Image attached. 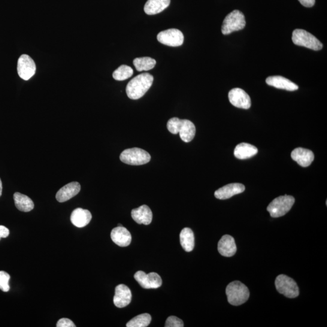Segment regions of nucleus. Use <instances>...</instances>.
Here are the masks:
<instances>
[{
    "label": "nucleus",
    "instance_id": "nucleus-1",
    "mask_svg": "<svg viewBox=\"0 0 327 327\" xmlns=\"http://www.w3.org/2000/svg\"><path fill=\"white\" fill-rule=\"evenodd\" d=\"M153 82V76L148 73L139 74L129 82L126 93L130 99H138L149 90Z\"/></svg>",
    "mask_w": 327,
    "mask_h": 327
},
{
    "label": "nucleus",
    "instance_id": "nucleus-2",
    "mask_svg": "<svg viewBox=\"0 0 327 327\" xmlns=\"http://www.w3.org/2000/svg\"><path fill=\"white\" fill-rule=\"evenodd\" d=\"M167 127L172 134L180 133L181 139L185 142H189L195 137L196 127L189 120L172 118L168 121Z\"/></svg>",
    "mask_w": 327,
    "mask_h": 327
},
{
    "label": "nucleus",
    "instance_id": "nucleus-3",
    "mask_svg": "<svg viewBox=\"0 0 327 327\" xmlns=\"http://www.w3.org/2000/svg\"><path fill=\"white\" fill-rule=\"evenodd\" d=\"M227 299L230 304L238 306L244 304L250 296L247 286L241 282L236 281L230 283L226 288Z\"/></svg>",
    "mask_w": 327,
    "mask_h": 327
},
{
    "label": "nucleus",
    "instance_id": "nucleus-4",
    "mask_svg": "<svg viewBox=\"0 0 327 327\" xmlns=\"http://www.w3.org/2000/svg\"><path fill=\"white\" fill-rule=\"evenodd\" d=\"M120 160L126 165L141 166L150 161L151 156L147 151L140 148H127L121 153Z\"/></svg>",
    "mask_w": 327,
    "mask_h": 327
},
{
    "label": "nucleus",
    "instance_id": "nucleus-5",
    "mask_svg": "<svg viewBox=\"0 0 327 327\" xmlns=\"http://www.w3.org/2000/svg\"><path fill=\"white\" fill-rule=\"evenodd\" d=\"M295 202V199L292 196H279L272 200L266 210L272 217L283 216L291 210Z\"/></svg>",
    "mask_w": 327,
    "mask_h": 327
},
{
    "label": "nucleus",
    "instance_id": "nucleus-6",
    "mask_svg": "<svg viewBox=\"0 0 327 327\" xmlns=\"http://www.w3.org/2000/svg\"><path fill=\"white\" fill-rule=\"evenodd\" d=\"M292 41L293 43L310 48L314 50H319L322 49V44L319 39L310 33L302 29H296L294 30L292 34Z\"/></svg>",
    "mask_w": 327,
    "mask_h": 327
},
{
    "label": "nucleus",
    "instance_id": "nucleus-7",
    "mask_svg": "<svg viewBox=\"0 0 327 327\" xmlns=\"http://www.w3.org/2000/svg\"><path fill=\"white\" fill-rule=\"evenodd\" d=\"M245 24L244 15L239 11H233L227 15L224 19L221 30L224 35H229L233 32L243 29Z\"/></svg>",
    "mask_w": 327,
    "mask_h": 327
},
{
    "label": "nucleus",
    "instance_id": "nucleus-8",
    "mask_svg": "<svg viewBox=\"0 0 327 327\" xmlns=\"http://www.w3.org/2000/svg\"><path fill=\"white\" fill-rule=\"evenodd\" d=\"M275 286L279 293L289 298L299 296V290L296 282L287 276L280 275L276 279Z\"/></svg>",
    "mask_w": 327,
    "mask_h": 327
},
{
    "label": "nucleus",
    "instance_id": "nucleus-9",
    "mask_svg": "<svg viewBox=\"0 0 327 327\" xmlns=\"http://www.w3.org/2000/svg\"><path fill=\"white\" fill-rule=\"evenodd\" d=\"M184 35L180 30L170 29L160 32L157 39L160 43L171 47L180 46L184 42Z\"/></svg>",
    "mask_w": 327,
    "mask_h": 327
},
{
    "label": "nucleus",
    "instance_id": "nucleus-10",
    "mask_svg": "<svg viewBox=\"0 0 327 327\" xmlns=\"http://www.w3.org/2000/svg\"><path fill=\"white\" fill-rule=\"evenodd\" d=\"M17 71L21 78L24 80H29L36 72L34 61L27 54H22L18 60Z\"/></svg>",
    "mask_w": 327,
    "mask_h": 327
},
{
    "label": "nucleus",
    "instance_id": "nucleus-11",
    "mask_svg": "<svg viewBox=\"0 0 327 327\" xmlns=\"http://www.w3.org/2000/svg\"><path fill=\"white\" fill-rule=\"evenodd\" d=\"M134 278L145 289H157L161 286L162 283L160 276L154 272L146 274L144 271H138L135 274Z\"/></svg>",
    "mask_w": 327,
    "mask_h": 327
},
{
    "label": "nucleus",
    "instance_id": "nucleus-12",
    "mask_svg": "<svg viewBox=\"0 0 327 327\" xmlns=\"http://www.w3.org/2000/svg\"><path fill=\"white\" fill-rule=\"evenodd\" d=\"M229 98L230 103L235 107L248 109L251 107V99L244 90L235 88L230 91Z\"/></svg>",
    "mask_w": 327,
    "mask_h": 327
},
{
    "label": "nucleus",
    "instance_id": "nucleus-13",
    "mask_svg": "<svg viewBox=\"0 0 327 327\" xmlns=\"http://www.w3.org/2000/svg\"><path fill=\"white\" fill-rule=\"evenodd\" d=\"M132 300V293L126 285H118L115 288L114 303L118 308H124L130 304Z\"/></svg>",
    "mask_w": 327,
    "mask_h": 327
},
{
    "label": "nucleus",
    "instance_id": "nucleus-14",
    "mask_svg": "<svg viewBox=\"0 0 327 327\" xmlns=\"http://www.w3.org/2000/svg\"><path fill=\"white\" fill-rule=\"evenodd\" d=\"M112 240L120 247H127L131 243L132 236L125 227L118 226L112 230Z\"/></svg>",
    "mask_w": 327,
    "mask_h": 327
},
{
    "label": "nucleus",
    "instance_id": "nucleus-15",
    "mask_svg": "<svg viewBox=\"0 0 327 327\" xmlns=\"http://www.w3.org/2000/svg\"><path fill=\"white\" fill-rule=\"evenodd\" d=\"M245 189L243 184L232 183L220 188L214 192V196L219 199H227L232 196L244 192Z\"/></svg>",
    "mask_w": 327,
    "mask_h": 327
},
{
    "label": "nucleus",
    "instance_id": "nucleus-16",
    "mask_svg": "<svg viewBox=\"0 0 327 327\" xmlns=\"http://www.w3.org/2000/svg\"><path fill=\"white\" fill-rule=\"evenodd\" d=\"M292 159L298 163V165L307 168L311 165L314 159L313 151L301 147L296 148L291 153Z\"/></svg>",
    "mask_w": 327,
    "mask_h": 327
},
{
    "label": "nucleus",
    "instance_id": "nucleus-17",
    "mask_svg": "<svg viewBox=\"0 0 327 327\" xmlns=\"http://www.w3.org/2000/svg\"><path fill=\"white\" fill-rule=\"evenodd\" d=\"M81 186L78 182H72L61 188L57 192L56 199L60 202H64L74 198L80 192Z\"/></svg>",
    "mask_w": 327,
    "mask_h": 327
},
{
    "label": "nucleus",
    "instance_id": "nucleus-18",
    "mask_svg": "<svg viewBox=\"0 0 327 327\" xmlns=\"http://www.w3.org/2000/svg\"><path fill=\"white\" fill-rule=\"evenodd\" d=\"M217 250L223 256L232 257L235 255L237 248L234 238L228 235L223 236L218 242Z\"/></svg>",
    "mask_w": 327,
    "mask_h": 327
},
{
    "label": "nucleus",
    "instance_id": "nucleus-19",
    "mask_svg": "<svg viewBox=\"0 0 327 327\" xmlns=\"http://www.w3.org/2000/svg\"><path fill=\"white\" fill-rule=\"evenodd\" d=\"M131 215L133 220L139 224L148 225L152 221V212L146 205H142L137 208L133 209Z\"/></svg>",
    "mask_w": 327,
    "mask_h": 327
},
{
    "label": "nucleus",
    "instance_id": "nucleus-20",
    "mask_svg": "<svg viewBox=\"0 0 327 327\" xmlns=\"http://www.w3.org/2000/svg\"><path fill=\"white\" fill-rule=\"evenodd\" d=\"M92 217V214L89 210L78 208L73 211L71 221L75 227L83 228L90 223Z\"/></svg>",
    "mask_w": 327,
    "mask_h": 327
},
{
    "label": "nucleus",
    "instance_id": "nucleus-21",
    "mask_svg": "<svg viewBox=\"0 0 327 327\" xmlns=\"http://www.w3.org/2000/svg\"><path fill=\"white\" fill-rule=\"evenodd\" d=\"M266 83L277 89L289 91H295L298 90L299 88L298 85L281 76H272L268 77L266 79Z\"/></svg>",
    "mask_w": 327,
    "mask_h": 327
},
{
    "label": "nucleus",
    "instance_id": "nucleus-22",
    "mask_svg": "<svg viewBox=\"0 0 327 327\" xmlns=\"http://www.w3.org/2000/svg\"><path fill=\"white\" fill-rule=\"evenodd\" d=\"M257 152H258V150L255 146L242 142V143L236 145L235 148L234 154L236 158L246 159L256 155Z\"/></svg>",
    "mask_w": 327,
    "mask_h": 327
},
{
    "label": "nucleus",
    "instance_id": "nucleus-23",
    "mask_svg": "<svg viewBox=\"0 0 327 327\" xmlns=\"http://www.w3.org/2000/svg\"><path fill=\"white\" fill-rule=\"evenodd\" d=\"M171 0H148L144 6L145 14L149 15H156L169 7Z\"/></svg>",
    "mask_w": 327,
    "mask_h": 327
},
{
    "label": "nucleus",
    "instance_id": "nucleus-24",
    "mask_svg": "<svg viewBox=\"0 0 327 327\" xmlns=\"http://www.w3.org/2000/svg\"><path fill=\"white\" fill-rule=\"evenodd\" d=\"M15 206L18 210L23 212H29L34 208V204L29 197L20 193L16 192L14 195Z\"/></svg>",
    "mask_w": 327,
    "mask_h": 327
},
{
    "label": "nucleus",
    "instance_id": "nucleus-25",
    "mask_svg": "<svg viewBox=\"0 0 327 327\" xmlns=\"http://www.w3.org/2000/svg\"><path fill=\"white\" fill-rule=\"evenodd\" d=\"M180 243L183 249L187 252H190L195 247V237L193 232L190 228L182 230L180 235Z\"/></svg>",
    "mask_w": 327,
    "mask_h": 327
},
{
    "label": "nucleus",
    "instance_id": "nucleus-26",
    "mask_svg": "<svg viewBox=\"0 0 327 327\" xmlns=\"http://www.w3.org/2000/svg\"><path fill=\"white\" fill-rule=\"evenodd\" d=\"M156 61L150 57L136 58L133 60V65L138 72L148 71L156 65Z\"/></svg>",
    "mask_w": 327,
    "mask_h": 327
},
{
    "label": "nucleus",
    "instance_id": "nucleus-27",
    "mask_svg": "<svg viewBox=\"0 0 327 327\" xmlns=\"http://www.w3.org/2000/svg\"><path fill=\"white\" fill-rule=\"evenodd\" d=\"M151 317L149 314L144 313L138 315L127 323V327H146L151 322Z\"/></svg>",
    "mask_w": 327,
    "mask_h": 327
},
{
    "label": "nucleus",
    "instance_id": "nucleus-28",
    "mask_svg": "<svg viewBox=\"0 0 327 327\" xmlns=\"http://www.w3.org/2000/svg\"><path fill=\"white\" fill-rule=\"evenodd\" d=\"M133 71L132 68L127 65H121L113 73L115 80L124 81L132 77Z\"/></svg>",
    "mask_w": 327,
    "mask_h": 327
},
{
    "label": "nucleus",
    "instance_id": "nucleus-29",
    "mask_svg": "<svg viewBox=\"0 0 327 327\" xmlns=\"http://www.w3.org/2000/svg\"><path fill=\"white\" fill-rule=\"evenodd\" d=\"M11 277L7 272L0 271V290L3 292H8L10 290L9 283Z\"/></svg>",
    "mask_w": 327,
    "mask_h": 327
},
{
    "label": "nucleus",
    "instance_id": "nucleus-30",
    "mask_svg": "<svg viewBox=\"0 0 327 327\" xmlns=\"http://www.w3.org/2000/svg\"><path fill=\"white\" fill-rule=\"evenodd\" d=\"M166 327H183L184 326L183 321L180 318L172 316L167 319Z\"/></svg>",
    "mask_w": 327,
    "mask_h": 327
},
{
    "label": "nucleus",
    "instance_id": "nucleus-31",
    "mask_svg": "<svg viewBox=\"0 0 327 327\" xmlns=\"http://www.w3.org/2000/svg\"><path fill=\"white\" fill-rule=\"evenodd\" d=\"M57 327H75V323L71 320L68 318H62L58 321L57 323Z\"/></svg>",
    "mask_w": 327,
    "mask_h": 327
},
{
    "label": "nucleus",
    "instance_id": "nucleus-32",
    "mask_svg": "<svg viewBox=\"0 0 327 327\" xmlns=\"http://www.w3.org/2000/svg\"><path fill=\"white\" fill-rule=\"evenodd\" d=\"M9 235V230L6 227L0 226V238H7Z\"/></svg>",
    "mask_w": 327,
    "mask_h": 327
},
{
    "label": "nucleus",
    "instance_id": "nucleus-33",
    "mask_svg": "<svg viewBox=\"0 0 327 327\" xmlns=\"http://www.w3.org/2000/svg\"><path fill=\"white\" fill-rule=\"evenodd\" d=\"M302 6L307 8L313 7L315 4V0H298Z\"/></svg>",
    "mask_w": 327,
    "mask_h": 327
},
{
    "label": "nucleus",
    "instance_id": "nucleus-34",
    "mask_svg": "<svg viewBox=\"0 0 327 327\" xmlns=\"http://www.w3.org/2000/svg\"><path fill=\"white\" fill-rule=\"evenodd\" d=\"M2 191H3V185H2V182L1 179H0V197H1L2 195Z\"/></svg>",
    "mask_w": 327,
    "mask_h": 327
},
{
    "label": "nucleus",
    "instance_id": "nucleus-35",
    "mask_svg": "<svg viewBox=\"0 0 327 327\" xmlns=\"http://www.w3.org/2000/svg\"><path fill=\"white\" fill-rule=\"evenodd\" d=\"M118 226H121V224H118Z\"/></svg>",
    "mask_w": 327,
    "mask_h": 327
},
{
    "label": "nucleus",
    "instance_id": "nucleus-36",
    "mask_svg": "<svg viewBox=\"0 0 327 327\" xmlns=\"http://www.w3.org/2000/svg\"><path fill=\"white\" fill-rule=\"evenodd\" d=\"M0 239H1V238H0Z\"/></svg>",
    "mask_w": 327,
    "mask_h": 327
}]
</instances>
